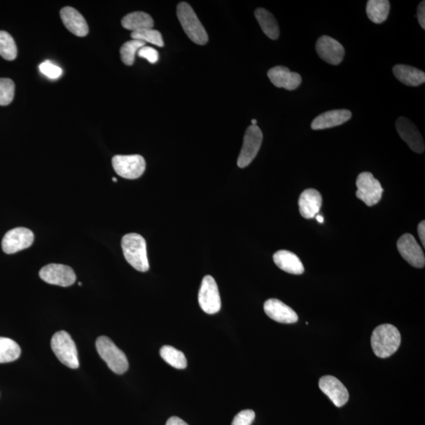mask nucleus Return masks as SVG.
<instances>
[{"label": "nucleus", "mask_w": 425, "mask_h": 425, "mask_svg": "<svg viewBox=\"0 0 425 425\" xmlns=\"http://www.w3.org/2000/svg\"><path fill=\"white\" fill-rule=\"evenodd\" d=\"M401 344V335L396 327L389 323L379 326L371 336V345L378 358H386L395 354Z\"/></svg>", "instance_id": "nucleus-1"}, {"label": "nucleus", "mask_w": 425, "mask_h": 425, "mask_svg": "<svg viewBox=\"0 0 425 425\" xmlns=\"http://www.w3.org/2000/svg\"><path fill=\"white\" fill-rule=\"evenodd\" d=\"M122 247L127 262L133 268L139 272H147L149 270L147 244L141 235H125L122 239Z\"/></svg>", "instance_id": "nucleus-2"}, {"label": "nucleus", "mask_w": 425, "mask_h": 425, "mask_svg": "<svg viewBox=\"0 0 425 425\" xmlns=\"http://www.w3.org/2000/svg\"><path fill=\"white\" fill-rule=\"evenodd\" d=\"M176 15L190 40L199 46L207 43L209 38L207 31L191 6L186 2L180 3L177 6Z\"/></svg>", "instance_id": "nucleus-3"}, {"label": "nucleus", "mask_w": 425, "mask_h": 425, "mask_svg": "<svg viewBox=\"0 0 425 425\" xmlns=\"http://www.w3.org/2000/svg\"><path fill=\"white\" fill-rule=\"evenodd\" d=\"M96 346L99 356L105 361L111 371L120 375L128 370L129 361L126 355L113 344L110 338L106 336H100L97 340Z\"/></svg>", "instance_id": "nucleus-4"}, {"label": "nucleus", "mask_w": 425, "mask_h": 425, "mask_svg": "<svg viewBox=\"0 0 425 425\" xmlns=\"http://www.w3.org/2000/svg\"><path fill=\"white\" fill-rule=\"evenodd\" d=\"M55 356L63 365L76 370L80 365L77 347L71 335L65 331L56 333L50 341Z\"/></svg>", "instance_id": "nucleus-5"}, {"label": "nucleus", "mask_w": 425, "mask_h": 425, "mask_svg": "<svg viewBox=\"0 0 425 425\" xmlns=\"http://www.w3.org/2000/svg\"><path fill=\"white\" fill-rule=\"evenodd\" d=\"M356 186L357 197L368 207L378 204L382 200L384 189L378 180L371 173L364 172L358 175Z\"/></svg>", "instance_id": "nucleus-6"}, {"label": "nucleus", "mask_w": 425, "mask_h": 425, "mask_svg": "<svg viewBox=\"0 0 425 425\" xmlns=\"http://www.w3.org/2000/svg\"><path fill=\"white\" fill-rule=\"evenodd\" d=\"M112 165L117 174L130 180L141 177L146 169L144 158L139 155H116L113 158Z\"/></svg>", "instance_id": "nucleus-7"}, {"label": "nucleus", "mask_w": 425, "mask_h": 425, "mask_svg": "<svg viewBox=\"0 0 425 425\" xmlns=\"http://www.w3.org/2000/svg\"><path fill=\"white\" fill-rule=\"evenodd\" d=\"M263 135L261 130L257 125H251L247 128L242 149H241L237 160L239 168H245L255 160L263 143Z\"/></svg>", "instance_id": "nucleus-8"}, {"label": "nucleus", "mask_w": 425, "mask_h": 425, "mask_svg": "<svg viewBox=\"0 0 425 425\" xmlns=\"http://www.w3.org/2000/svg\"><path fill=\"white\" fill-rule=\"evenodd\" d=\"M200 306L208 314H214L220 312L221 297L218 284L211 276L202 279L199 293Z\"/></svg>", "instance_id": "nucleus-9"}, {"label": "nucleus", "mask_w": 425, "mask_h": 425, "mask_svg": "<svg viewBox=\"0 0 425 425\" xmlns=\"http://www.w3.org/2000/svg\"><path fill=\"white\" fill-rule=\"evenodd\" d=\"M43 281L61 287H69L76 281V274L69 266L62 264H49L40 271Z\"/></svg>", "instance_id": "nucleus-10"}, {"label": "nucleus", "mask_w": 425, "mask_h": 425, "mask_svg": "<svg viewBox=\"0 0 425 425\" xmlns=\"http://www.w3.org/2000/svg\"><path fill=\"white\" fill-rule=\"evenodd\" d=\"M34 241V234L28 228H16L6 233L2 249L6 253H12L29 249Z\"/></svg>", "instance_id": "nucleus-11"}, {"label": "nucleus", "mask_w": 425, "mask_h": 425, "mask_svg": "<svg viewBox=\"0 0 425 425\" xmlns=\"http://www.w3.org/2000/svg\"><path fill=\"white\" fill-rule=\"evenodd\" d=\"M398 252L409 264L416 268H424V253L421 246L411 234H404L397 242Z\"/></svg>", "instance_id": "nucleus-12"}, {"label": "nucleus", "mask_w": 425, "mask_h": 425, "mask_svg": "<svg viewBox=\"0 0 425 425\" xmlns=\"http://www.w3.org/2000/svg\"><path fill=\"white\" fill-rule=\"evenodd\" d=\"M316 50L321 60L334 66L340 64L345 55L342 44L328 36L319 38L316 43Z\"/></svg>", "instance_id": "nucleus-13"}, {"label": "nucleus", "mask_w": 425, "mask_h": 425, "mask_svg": "<svg viewBox=\"0 0 425 425\" xmlns=\"http://www.w3.org/2000/svg\"><path fill=\"white\" fill-rule=\"evenodd\" d=\"M319 388L330 398L335 407H342L349 400V392L346 386L337 378L323 376L319 380Z\"/></svg>", "instance_id": "nucleus-14"}, {"label": "nucleus", "mask_w": 425, "mask_h": 425, "mask_svg": "<svg viewBox=\"0 0 425 425\" xmlns=\"http://www.w3.org/2000/svg\"><path fill=\"white\" fill-rule=\"evenodd\" d=\"M396 130L399 136L408 144L412 151L417 153H423L424 151V139L411 120L404 117L399 118L396 122Z\"/></svg>", "instance_id": "nucleus-15"}, {"label": "nucleus", "mask_w": 425, "mask_h": 425, "mask_svg": "<svg viewBox=\"0 0 425 425\" xmlns=\"http://www.w3.org/2000/svg\"><path fill=\"white\" fill-rule=\"evenodd\" d=\"M268 77L276 87L288 91L295 90L302 83V78L299 74L291 72L288 68L281 66L270 69Z\"/></svg>", "instance_id": "nucleus-16"}, {"label": "nucleus", "mask_w": 425, "mask_h": 425, "mask_svg": "<svg viewBox=\"0 0 425 425\" xmlns=\"http://www.w3.org/2000/svg\"><path fill=\"white\" fill-rule=\"evenodd\" d=\"M264 310L270 318L283 323H293L299 320L293 309L281 300L270 299L264 304Z\"/></svg>", "instance_id": "nucleus-17"}, {"label": "nucleus", "mask_w": 425, "mask_h": 425, "mask_svg": "<svg viewBox=\"0 0 425 425\" xmlns=\"http://www.w3.org/2000/svg\"><path fill=\"white\" fill-rule=\"evenodd\" d=\"M60 16L63 24L71 33L80 37L88 35L90 31L88 25L79 11L71 6H67L61 10Z\"/></svg>", "instance_id": "nucleus-18"}, {"label": "nucleus", "mask_w": 425, "mask_h": 425, "mask_svg": "<svg viewBox=\"0 0 425 425\" xmlns=\"http://www.w3.org/2000/svg\"><path fill=\"white\" fill-rule=\"evenodd\" d=\"M352 113L348 110L330 111L320 114L312 123L314 130H322L344 124L351 118Z\"/></svg>", "instance_id": "nucleus-19"}, {"label": "nucleus", "mask_w": 425, "mask_h": 425, "mask_svg": "<svg viewBox=\"0 0 425 425\" xmlns=\"http://www.w3.org/2000/svg\"><path fill=\"white\" fill-rule=\"evenodd\" d=\"M322 205V196L313 188L305 190L300 197V212L304 218L313 219L319 214Z\"/></svg>", "instance_id": "nucleus-20"}, {"label": "nucleus", "mask_w": 425, "mask_h": 425, "mask_svg": "<svg viewBox=\"0 0 425 425\" xmlns=\"http://www.w3.org/2000/svg\"><path fill=\"white\" fill-rule=\"evenodd\" d=\"M274 261L279 268L288 274L300 275L304 272V266L301 260L293 252L279 251L274 253Z\"/></svg>", "instance_id": "nucleus-21"}, {"label": "nucleus", "mask_w": 425, "mask_h": 425, "mask_svg": "<svg viewBox=\"0 0 425 425\" xmlns=\"http://www.w3.org/2000/svg\"><path fill=\"white\" fill-rule=\"evenodd\" d=\"M393 73L399 81L407 86L417 87L425 82V74L414 67L396 65L393 68Z\"/></svg>", "instance_id": "nucleus-22"}, {"label": "nucleus", "mask_w": 425, "mask_h": 425, "mask_svg": "<svg viewBox=\"0 0 425 425\" xmlns=\"http://www.w3.org/2000/svg\"><path fill=\"white\" fill-rule=\"evenodd\" d=\"M122 25L126 29L137 32L153 28L154 20L147 13L137 11L125 16Z\"/></svg>", "instance_id": "nucleus-23"}, {"label": "nucleus", "mask_w": 425, "mask_h": 425, "mask_svg": "<svg viewBox=\"0 0 425 425\" xmlns=\"http://www.w3.org/2000/svg\"><path fill=\"white\" fill-rule=\"evenodd\" d=\"M255 15L263 33L272 40L278 39L280 30H279V25L274 16L270 11L263 8L257 9Z\"/></svg>", "instance_id": "nucleus-24"}, {"label": "nucleus", "mask_w": 425, "mask_h": 425, "mask_svg": "<svg viewBox=\"0 0 425 425\" xmlns=\"http://www.w3.org/2000/svg\"><path fill=\"white\" fill-rule=\"evenodd\" d=\"M389 11L390 2L388 0H370L367 3V15L373 23L384 22L389 17Z\"/></svg>", "instance_id": "nucleus-25"}, {"label": "nucleus", "mask_w": 425, "mask_h": 425, "mask_svg": "<svg viewBox=\"0 0 425 425\" xmlns=\"http://www.w3.org/2000/svg\"><path fill=\"white\" fill-rule=\"evenodd\" d=\"M21 353V348L15 341L0 337V363H11L20 357Z\"/></svg>", "instance_id": "nucleus-26"}, {"label": "nucleus", "mask_w": 425, "mask_h": 425, "mask_svg": "<svg viewBox=\"0 0 425 425\" xmlns=\"http://www.w3.org/2000/svg\"><path fill=\"white\" fill-rule=\"evenodd\" d=\"M160 355L167 363L177 370H183L187 367L186 355L174 347L164 346L161 348Z\"/></svg>", "instance_id": "nucleus-27"}, {"label": "nucleus", "mask_w": 425, "mask_h": 425, "mask_svg": "<svg viewBox=\"0 0 425 425\" xmlns=\"http://www.w3.org/2000/svg\"><path fill=\"white\" fill-rule=\"evenodd\" d=\"M18 49L14 38L5 31H0V56L6 60L17 58Z\"/></svg>", "instance_id": "nucleus-28"}, {"label": "nucleus", "mask_w": 425, "mask_h": 425, "mask_svg": "<svg viewBox=\"0 0 425 425\" xmlns=\"http://www.w3.org/2000/svg\"><path fill=\"white\" fill-rule=\"evenodd\" d=\"M143 41L132 40L127 41L120 48V59L126 66H132L135 62V56L138 50L145 46Z\"/></svg>", "instance_id": "nucleus-29"}, {"label": "nucleus", "mask_w": 425, "mask_h": 425, "mask_svg": "<svg viewBox=\"0 0 425 425\" xmlns=\"http://www.w3.org/2000/svg\"><path fill=\"white\" fill-rule=\"evenodd\" d=\"M131 37L132 40L141 41L144 43L148 42L158 47L162 48L164 46L162 34L155 29H150L132 32Z\"/></svg>", "instance_id": "nucleus-30"}, {"label": "nucleus", "mask_w": 425, "mask_h": 425, "mask_svg": "<svg viewBox=\"0 0 425 425\" xmlns=\"http://www.w3.org/2000/svg\"><path fill=\"white\" fill-rule=\"evenodd\" d=\"M15 85L9 78H0V106H8L15 97Z\"/></svg>", "instance_id": "nucleus-31"}, {"label": "nucleus", "mask_w": 425, "mask_h": 425, "mask_svg": "<svg viewBox=\"0 0 425 425\" xmlns=\"http://www.w3.org/2000/svg\"><path fill=\"white\" fill-rule=\"evenodd\" d=\"M40 71L43 74L47 76V77L50 79L59 78L62 74V69L60 67L53 64V62L49 61L41 63Z\"/></svg>", "instance_id": "nucleus-32"}, {"label": "nucleus", "mask_w": 425, "mask_h": 425, "mask_svg": "<svg viewBox=\"0 0 425 425\" xmlns=\"http://www.w3.org/2000/svg\"><path fill=\"white\" fill-rule=\"evenodd\" d=\"M256 418V413L251 410H245L234 417L232 425H251Z\"/></svg>", "instance_id": "nucleus-33"}, {"label": "nucleus", "mask_w": 425, "mask_h": 425, "mask_svg": "<svg viewBox=\"0 0 425 425\" xmlns=\"http://www.w3.org/2000/svg\"><path fill=\"white\" fill-rule=\"evenodd\" d=\"M138 55L141 58L147 60L150 63L154 64L158 61L160 55L157 50L151 47L144 46L138 50Z\"/></svg>", "instance_id": "nucleus-34"}, {"label": "nucleus", "mask_w": 425, "mask_h": 425, "mask_svg": "<svg viewBox=\"0 0 425 425\" xmlns=\"http://www.w3.org/2000/svg\"><path fill=\"white\" fill-rule=\"evenodd\" d=\"M417 19L423 29H425V2L422 1L417 8Z\"/></svg>", "instance_id": "nucleus-35"}, {"label": "nucleus", "mask_w": 425, "mask_h": 425, "mask_svg": "<svg viewBox=\"0 0 425 425\" xmlns=\"http://www.w3.org/2000/svg\"><path fill=\"white\" fill-rule=\"evenodd\" d=\"M418 235H419L422 245L425 246V222L422 221L417 227Z\"/></svg>", "instance_id": "nucleus-36"}, {"label": "nucleus", "mask_w": 425, "mask_h": 425, "mask_svg": "<svg viewBox=\"0 0 425 425\" xmlns=\"http://www.w3.org/2000/svg\"><path fill=\"white\" fill-rule=\"evenodd\" d=\"M166 425H188L185 421L177 417H170Z\"/></svg>", "instance_id": "nucleus-37"}, {"label": "nucleus", "mask_w": 425, "mask_h": 425, "mask_svg": "<svg viewBox=\"0 0 425 425\" xmlns=\"http://www.w3.org/2000/svg\"><path fill=\"white\" fill-rule=\"evenodd\" d=\"M315 218H316V221H318L319 222H320V223H323V217H321V216L316 215Z\"/></svg>", "instance_id": "nucleus-38"}, {"label": "nucleus", "mask_w": 425, "mask_h": 425, "mask_svg": "<svg viewBox=\"0 0 425 425\" xmlns=\"http://www.w3.org/2000/svg\"><path fill=\"white\" fill-rule=\"evenodd\" d=\"M251 123H252V125H256V124H257V120L253 119L251 120Z\"/></svg>", "instance_id": "nucleus-39"}, {"label": "nucleus", "mask_w": 425, "mask_h": 425, "mask_svg": "<svg viewBox=\"0 0 425 425\" xmlns=\"http://www.w3.org/2000/svg\"><path fill=\"white\" fill-rule=\"evenodd\" d=\"M113 182H117V181H118V180L116 179V177H113Z\"/></svg>", "instance_id": "nucleus-40"}, {"label": "nucleus", "mask_w": 425, "mask_h": 425, "mask_svg": "<svg viewBox=\"0 0 425 425\" xmlns=\"http://www.w3.org/2000/svg\"><path fill=\"white\" fill-rule=\"evenodd\" d=\"M78 284L80 285V286H81V285H82V284L81 282Z\"/></svg>", "instance_id": "nucleus-41"}]
</instances>
